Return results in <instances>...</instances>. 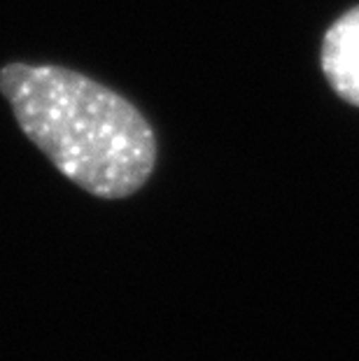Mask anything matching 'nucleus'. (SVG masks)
<instances>
[{
  "label": "nucleus",
  "instance_id": "obj_1",
  "mask_svg": "<svg viewBox=\"0 0 359 361\" xmlns=\"http://www.w3.org/2000/svg\"><path fill=\"white\" fill-rule=\"evenodd\" d=\"M0 94L54 168L98 198H126L157 166V135L133 103L61 66L7 63Z\"/></svg>",
  "mask_w": 359,
  "mask_h": 361
},
{
  "label": "nucleus",
  "instance_id": "obj_2",
  "mask_svg": "<svg viewBox=\"0 0 359 361\" xmlns=\"http://www.w3.org/2000/svg\"><path fill=\"white\" fill-rule=\"evenodd\" d=\"M320 63L334 94L359 107V5L327 28Z\"/></svg>",
  "mask_w": 359,
  "mask_h": 361
}]
</instances>
